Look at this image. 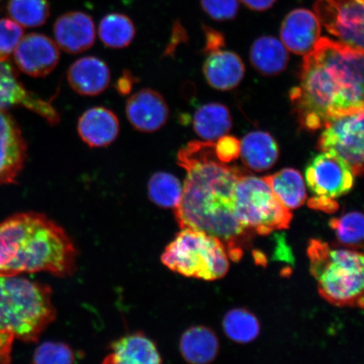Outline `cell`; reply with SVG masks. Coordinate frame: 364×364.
I'll use <instances>...</instances> for the list:
<instances>
[{"label":"cell","instance_id":"obj_1","mask_svg":"<svg viewBox=\"0 0 364 364\" xmlns=\"http://www.w3.org/2000/svg\"><path fill=\"white\" fill-rule=\"evenodd\" d=\"M177 164L186 171L181 201L174 209L181 229L215 236L231 260L240 261L253 235L235 215V184L245 171L220 161L213 142L188 143L177 154Z\"/></svg>","mask_w":364,"mask_h":364},{"label":"cell","instance_id":"obj_2","mask_svg":"<svg viewBox=\"0 0 364 364\" xmlns=\"http://www.w3.org/2000/svg\"><path fill=\"white\" fill-rule=\"evenodd\" d=\"M304 129H322L330 118L363 110V51L327 38L304 58L300 84L290 91Z\"/></svg>","mask_w":364,"mask_h":364},{"label":"cell","instance_id":"obj_3","mask_svg":"<svg viewBox=\"0 0 364 364\" xmlns=\"http://www.w3.org/2000/svg\"><path fill=\"white\" fill-rule=\"evenodd\" d=\"M76 258L66 231L42 213H18L0 222V276L46 272L67 277Z\"/></svg>","mask_w":364,"mask_h":364},{"label":"cell","instance_id":"obj_4","mask_svg":"<svg viewBox=\"0 0 364 364\" xmlns=\"http://www.w3.org/2000/svg\"><path fill=\"white\" fill-rule=\"evenodd\" d=\"M55 318L49 286L18 275L0 276V330L36 341Z\"/></svg>","mask_w":364,"mask_h":364},{"label":"cell","instance_id":"obj_5","mask_svg":"<svg viewBox=\"0 0 364 364\" xmlns=\"http://www.w3.org/2000/svg\"><path fill=\"white\" fill-rule=\"evenodd\" d=\"M308 257L318 293L338 307H363V255L311 240Z\"/></svg>","mask_w":364,"mask_h":364},{"label":"cell","instance_id":"obj_6","mask_svg":"<svg viewBox=\"0 0 364 364\" xmlns=\"http://www.w3.org/2000/svg\"><path fill=\"white\" fill-rule=\"evenodd\" d=\"M161 261L181 275L206 281L222 279L230 268L227 250L220 239L188 228L181 229L167 245Z\"/></svg>","mask_w":364,"mask_h":364},{"label":"cell","instance_id":"obj_7","mask_svg":"<svg viewBox=\"0 0 364 364\" xmlns=\"http://www.w3.org/2000/svg\"><path fill=\"white\" fill-rule=\"evenodd\" d=\"M235 215L250 233L267 235L288 229L292 213L272 192L265 180L245 171L235 188Z\"/></svg>","mask_w":364,"mask_h":364},{"label":"cell","instance_id":"obj_8","mask_svg":"<svg viewBox=\"0 0 364 364\" xmlns=\"http://www.w3.org/2000/svg\"><path fill=\"white\" fill-rule=\"evenodd\" d=\"M323 127L318 150L341 157L351 166L355 176H362L363 110L330 118Z\"/></svg>","mask_w":364,"mask_h":364},{"label":"cell","instance_id":"obj_9","mask_svg":"<svg viewBox=\"0 0 364 364\" xmlns=\"http://www.w3.org/2000/svg\"><path fill=\"white\" fill-rule=\"evenodd\" d=\"M363 0H316V16L327 31L349 47L363 51Z\"/></svg>","mask_w":364,"mask_h":364},{"label":"cell","instance_id":"obj_10","mask_svg":"<svg viewBox=\"0 0 364 364\" xmlns=\"http://www.w3.org/2000/svg\"><path fill=\"white\" fill-rule=\"evenodd\" d=\"M354 176L351 166L331 152L317 154L309 161L306 171L309 188L315 197L332 200L352 190Z\"/></svg>","mask_w":364,"mask_h":364},{"label":"cell","instance_id":"obj_11","mask_svg":"<svg viewBox=\"0 0 364 364\" xmlns=\"http://www.w3.org/2000/svg\"><path fill=\"white\" fill-rule=\"evenodd\" d=\"M15 107L28 109L51 125L60 122V115L51 102L27 90L11 63L0 61V111Z\"/></svg>","mask_w":364,"mask_h":364},{"label":"cell","instance_id":"obj_12","mask_svg":"<svg viewBox=\"0 0 364 364\" xmlns=\"http://www.w3.org/2000/svg\"><path fill=\"white\" fill-rule=\"evenodd\" d=\"M16 65L26 75L43 78L58 65L60 53L56 43L39 33L23 36L14 52Z\"/></svg>","mask_w":364,"mask_h":364},{"label":"cell","instance_id":"obj_13","mask_svg":"<svg viewBox=\"0 0 364 364\" xmlns=\"http://www.w3.org/2000/svg\"><path fill=\"white\" fill-rule=\"evenodd\" d=\"M26 157V143L19 126L6 111H0V185L16 181Z\"/></svg>","mask_w":364,"mask_h":364},{"label":"cell","instance_id":"obj_14","mask_svg":"<svg viewBox=\"0 0 364 364\" xmlns=\"http://www.w3.org/2000/svg\"><path fill=\"white\" fill-rule=\"evenodd\" d=\"M126 115L136 130L154 133L166 124L169 108L161 93L145 88L136 91L127 100Z\"/></svg>","mask_w":364,"mask_h":364},{"label":"cell","instance_id":"obj_15","mask_svg":"<svg viewBox=\"0 0 364 364\" xmlns=\"http://www.w3.org/2000/svg\"><path fill=\"white\" fill-rule=\"evenodd\" d=\"M321 31V23L315 13L306 9H296L282 23V43L290 52L306 56L315 48Z\"/></svg>","mask_w":364,"mask_h":364},{"label":"cell","instance_id":"obj_16","mask_svg":"<svg viewBox=\"0 0 364 364\" xmlns=\"http://www.w3.org/2000/svg\"><path fill=\"white\" fill-rule=\"evenodd\" d=\"M59 48L70 54L87 51L95 43V26L92 18L82 11H71L59 16L53 26Z\"/></svg>","mask_w":364,"mask_h":364},{"label":"cell","instance_id":"obj_17","mask_svg":"<svg viewBox=\"0 0 364 364\" xmlns=\"http://www.w3.org/2000/svg\"><path fill=\"white\" fill-rule=\"evenodd\" d=\"M78 134L83 142L90 148L107 147L119 134V120L110 109L95 107L85 112L77 125Z\"/></svg>","mask_w":364,"mask_h":364},{"label":"cell","instance_id":"obj_18","mask_svg":"<svg viewBox=\"0 0 364 364\" xmlns=\"http://www.w3.org/2000/svg\"><path fill=\"white\" fill-rule=\"evenodd\" d=\"M68 84L80 95L97 97L108 88L111 72L106 63L97 57L78 59L68 68Z\"/></svg>","mask_w":364,"mask_h":364},{"label":"cell","instance_id":"obj_19","mask_svg":"<svg viewBox=\"0 0 364 364\" xmlns=\"http://www.w3.org/2000/svg\"><path fill=\"white\" fill-rule=\"evenodd\" d=\"M203 73L213 88L230 90L237 86L244 78L245 65L233 52L216 50L204 63Z\"/></svg>","mask_w":364,"mask_h":364},{"label":"cell","instance_id":"obj_20","mask_svg":"<svg viewBox=\"0 0 364 364\" xmlns=\"http://www.w3.org/2000/svg\"><path fill=\"white\" fill-rule=\"evenodd\" d=\"M103 363H161V354L152 340L142 333L127 335L113 343Z\"/></svg>","mask_w":364,"mask_h":364},{"label":"cell","instance_id":"obj_21","mask_svg":"<svg viewBox=\"0 0 364 364\" xmlns=\"http://www.w3.org/2000/svg\"><path fill=\"white\" fill-rule=\"evenodd\" d=\"M240 156L249 169L265 171L271 169L279 159V145L266 132H252L240 143Z\"/></svg>","mask_w":364,"mask_h":364},{"label":"cell","instance_id":"obj_22","mask_svg":"<svg viewBox=\"0 0 364 364\" xmlns=\"http://www.w3.org/2000/svg\"><path fill=\"white\" fill-rule=\"evenodd\" d=\"M182 357L193 364L213 362L220 350V343L212 330L203 326L192 327L182 335L180 341Z\"/></svg>","mask_w":364,"mask_h":364},{"label":"cell","instance_id":"obj_23","mask_svg":"<svg viewBox=\"0 0 364 364\" xmlns=\"http://www.w3.org/2000/svg\"><path fill=\"white\" fill-rule=\"evenodd\" d=\"M250 62L263 75H276L283 72L289 62V54L283 43L273 36H262L250 48Z\"/></svg>","mask_w":364,"mask_h":364},{"label":"cell","instance_id":"obj_24","mask_svg":"<svg viewBox=\"0 0 364 364\" xmlns=\"http://www.w3.org/2000/svg\"><path fill=\"white\" fill-rule=\"evenodd\" d=\"M263 179L277 200L289 210L297 209L306 202V184L299 171L287 168Z\"/></svg>","mask_w":364,"mask_h":364},{"label":"cell","instance_id":"obj_25","mask_svg":"<svg viewBox=\"0 0 364 364\" xmlns=\"http://www.w3.org/2000/svg\"><path fill=\"white\" fill-rule=\"evenodd\" d=\"M193 127L200 138L213 142L225 136L231 129L230 113L224 105H204L194 114Z\"/></svg>","mask_w":364,"mask_h":364},{"label":"cell","instance_id":"obj_26","mask_svg":"<svg viewBox=\"0 0 364 364\" xmlns=\"http://www.w3.org/2000/svg\"><path fill=\"white\" fill-rule=\"evenodd\" d=\"M100 39L107 48L122 49L129 47L136 34L133 21L124 14L112 13L100 22Z\"/></svg>","mask_w":364,"mask_h":364},{"label":"cell","instance_id":"obj_27","mask_svg":"<svg viewBox=\"0 0 364 364\" xmlns=\"http://www.w3.org/2000/svg\"><path fill=\"white\" fill-rule=\"evenodd\" d=\"M223 327L230 340L240 344L252 343L260 334L257 318L245 309H233L225 316Z\"/></svg>","mask_w":364,"mask_h":364},{"label":"cell","instance_id":"obj_28","mask_svg":"<svg viewBox=\"0 0 364 364\" xmlns=\"http://www.w3.org/2000/svg\"><path fill=\"white\" fill-rule=\"evenodd\" d=\"M183 186L178 178L170 173H154L148 185L149 197L154 203L165 208L175 209L178 206Z\"/></svg>","mask_w":364,"mask_h":364},{"label":"cell","instance_id":"obj_29","mask_svg":"<svg viewBox=\"0 0 364 364\" xmlns=\"http://www.w3.org/2000/svg\"><path fill=\"white\" fill-rule=\"evenodd\" d=\"M7 10L11 19L27 28L44 25L50 16L48 0H10Z\"/></svg>","mask_w":364,"mask_h":364},{"label":"cell","instance_id":"obj_30","mask_svg":"<svg viewBox=\"0 0 364 364\" xmlns=\"http://www.w3.org/2000/svg\"><path fill=\"white\" fill-rule=\"evenodd\" d=\"M363 215L359 212L348 213L330 221L339 243L354 250L363 247Z\"/></svg>","mask_w":364,"mask_h":364},{"label":"cell","instance_id":"obj_31","mask_svg":"<svg viewBox=\"0 0 364 364\" xmlns=\"http://www.w3.org/2000/svg\"><path fill=\"white\" fill-rule=\"evenodd\" d=\"M75 361V355L70 346L56 341H46L36 348L33 362L40 364H67Z\"/></svg>","mask_w":364,"mask_h":364},{"label":"cell","instance_id":"obj_32","mask_svg":"<svg viewBox=\"0 0 364 364\" xmlns=\"http://www.w3.org/2000/svg\"><path fill=\"white\" fill-rule=\"evenodd\" d=\"M24 36L22 26L10 18L0 19V61H6Z\"/></svg>","mask_w":364,"mask_h":364},{"label":"cell","instance_id":"obj_33","mask_svg":"<svg viewBox=\"0 0 364 364\" xmlns=\"http://www.w3.org/2000/svg\"><path fill=\"white\" fill-rule=\"evenodd\" d=\"M203 11L218 21L235 19L239 10V0H201Z\"/></svg>","mask_w":364,"mask_h":364},{"label":"cell","instance_id":"obj_34","mask_svg":"<svg viewBox=\"0 0 364 364\" xmlns=\"http://www.w3.org/2000/svg\"><path fill=\"white\" fill-rule=\"evenodd\" d=\"M215 153L220 161L232 162L240 156V142L235 136H223L215 144Z\"/></svg>","mask_w":364,"mask_h":364},{"label":"cell","instance_id":"obj_35","mask_svg":"<svg viewBox=\"0 0 364 364\" xmlns=\"http://www.w3.org/2000/svg\"><path fill=\"white\" fill-rule=\"evenodd\" d=\"M15 339L12 334L0 330V363L11 362L12 346Z\"/></svg>","mask_w":364,"mask_h":364},{"label":"cell","instance_id":"obj_36","mask_svg":"<svg viewBox=\"0 0 364 364\" xmlns=\"http://www.w3.org/2000/svg\"><path fill=\"white\" fill-rule=\"evenodd\" d=\"M204 30L207 38L206 50L208 52H215L216 50L224 47L225 39L221 33L207 26L204 27Z\"/></svg>","mask_w":364,"mask_h":364},{"label":"cell","instance_id":"obj_37","mask_svg":"<svg viewBox=\"0 0 364 364\" xmlns=\"http://www.w3.org/2000/svg\"><path fill=\"white\" fill-rule=\"evenodd\" d=\"M309 207L326 213H334L338 209V203L336 200L313 197L309 200Z\"/></svg>","mask_w":364,"mask_h":364},{"label":"cell","instance_id":"obj_38","mask_svg":"<svg viewBox=\"0 0 364 364\" xmlns=\"http://www.w3.org/2000/svg\"><path fill=\"white\" fill-rule=\"evenodd\" d=\"M135 83V78L131 73L125 72L124 75L118 80L117 83V90L122 95L129 94L132 88Z\"/></svg>","mask_w":364,"mask_h":364},{"label":"cell","instance_id":"obj_39","mask_svg":"<svg viewBox=\"0 0 364 364\" xmlns=\"http://www.w3.org/2000/svg\"><path fill=\"white\" fill-rule=\"evenodd\" d=\"M250 10L264 11L273 6L277 0H240Z\"/></svg>","mask_w":364,"mask_h":364}]
</instances>
